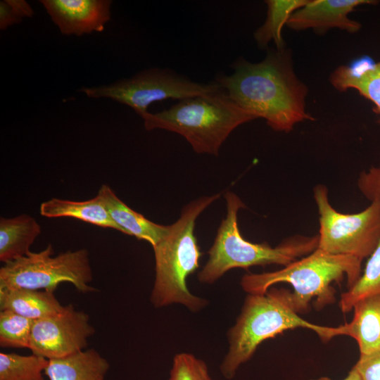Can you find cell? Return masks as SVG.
<instances>
[{
    "mask_svg": "<svg viewBox=\"0 0 380 380\" xmlns=\"http://www.w3.org/2000/svg\"><path fill=\"white\" fill-rule=\"evenodd\" d=\"M230 75L217 82L239 106L264 118L274 131L288 133L296 124L314 118L305 110L308 87L296 76L290 50L269 49L260 62L237 59Z\"/></svg>",
    "mask_w": 380,
    "mask_h": 380,
    "instance_id": "1",
    "label": "cell"
},
{
    "mask_svg": "<svg viewBox=\"0 0 380 380\" xmlns=\"http://www.w3.org/2000/svg\"><path fill=\"white\" fill-rule=\"evenodd\" d=\"M146 130L179 134L197 153L217 156L222 144L239 125L257 118L236 103L222 89L185 98L156 113L140 115Z\"/></svg>",
    "mask_w": 380,
    "mask_h": 380,
    "instance_id": "2",
    "label": "cell"
},
{
    "mask_svg": "<svg viewBox=\"0 0 380 380\" xmlns=\"http://www.w3.org/2000/svg\"><path fill=\"white\" fill-rule=\"evenodd\" d=\"M290 295L289 290L272 288L262 294L247 296L236 324L228 332L229 351L220 365L226 379L235 376L262 341L286 330L311 329L324 342L339 336L338 327L319 326L301 318L293 308Z\"/></svg>",
    "mask_w": 380,
    "mask_h": 380,
    "instance_id": "3",
    "label": "cell"
},
{
    "mask_svg": "<svg viewBox=\"0 0 380 380\" xmlns=\"http://www.w3.org/2000/svg\"><path fill=\"white\" fill-rule=\"evenodd\" d=\"M361 263L355 257L331 254L317 248L281 270L245 274L241 285L248 294H262L277 283H289L293 288L290 295L293 308L303 313L308 311L312 299L318 310L333 303L334 282L346 279L348 289L351 288L362 274Z\"/></svg>",
    "mask_w": 380,
    "mask_h": 380,
    "instance_id": "4",
    "label": "cell"
},
{
    "mask_svg": "<svg viewBox=\"0 0 380 380\" xmlns=\"http://www.w3.org/2000/svg\"><path fill=\"white\" fill-rule=\"evenodd\" d=\"M220 196H203L185 205L179 218L168 225L164 237L153 247L156 276L151 301L155 307L179 303L197 311L206 305L205 299L189 291L186 281L198 268L202 255L194 234L196 220Z\"/></svg>",
    "mask_w": 380,
    "mask_h": 380,
    "instance_id": "5",
    "label": "cell"
},
{
    "mask_svg": "<svg viewBox=\"0 0 380 380\" xmlns=\"http://www.w3.org/2000/svg\"><path fill=\"white\" fill-rule=\"evenodd\" d=\"M227 215L221 222L213 244L208 251L209 258L198 273L202 283L212 284L226 272L234 268L281 265L286 266L304 257L318 246V235L296 236L276 247L267 243H254L245 239L239 229L237 213L246 205L232 191L224 194Z\"/></svg>",
    "mask_w": 380,
    "mask_h": 380,
    "instance_id": "6",
    "label": "cell"
},
{
    "mask_svg": "<svg viewBox=\"0 0 380 380\" xmlns=\"http://www.w3.org/2000/svg\"><path fill=\"white\" fill-rule=\"evenodd\" d=\"M49 244L39 252L8 262L0 268V286L54 292L58 284H72L80 293L94 292L89 251H68L53 256Z\"/></svg>",
    "mask_w": 380,
    "mask_h": 380,
    "instance_id": "7",
    "label": "cell"
},
{
    "mask_svg": "<svg viewBox=\"0 0 380 380\" xmlns=\"http://www.w3.org/2000/svg\"><path fill=\"white\" fill-rule=\"evenodd\" d=\"M319 213L317 248L331 254L369 258L380 240V202L373 201L365 210L342 213L330 204L323 184L313 190Z\"/></svg>",
    "mask_w": 380,
    "mask_h": 380,
    "instance_id": "8",
    "label": "cell"
},
{
    "mask_svg": "<svg viewBox=\"0 0 380 380\" xmlns=\"http://www.w3.org/2000/svg\"><path fill=\"white\" fill-rule=\"evenodd\" d=\"M220 88L215 82L200 83L168 69L151 68L108 85L82 87L80 91L94 99H111L129 106L141 115L155 101L169 99L181 100Z\"/></svg>",
    "mask_w": 380,
    "mask_h": 380,
    "instance_id": "9",
    "label": "cell"
},
{
    "mask_svg": "<svg viewBox=\"0 0 380 380\" xmlns=\"http://www.w3.org/2000/svg\"><path fill=\"white\" fill-rule=\"evenodd\" d=\"M94 332L89 315L69 304L59 313L34 320L29 349L47 360L68 357L84 350Z\"/></svg>",
    "mask_w": 380,
    "mask_h": 380,
    "instance_id": "10",
    "label": "cell"
},
{
    "mask_svg": "<svg viewBox=\"0 0 380 380\" xmlns=\"http://www.w3.org/2000/svg\"><path fill=\"white\" fill-rule=\"evenodd\" d=\"M377 4L374 0H309L291 15L286 25L295 31L312 29L319 34L331 28L355 33L361 24L349 18V13L359 6Z\"/></svg>",
    "mask_w": 380,
    "mask_h": 380,
    "instance_id": "11",
    "label": "cell"
},
{
    "mask_svg": "<svg viewBox=\"0 0 380 380\" xmlns=\"http://www.w3.org/2000/svg\"><path fill=\"white\" fill-rule=\"evenodd\" d=\"M51 19L65 35L102 32L110 20V0H42Z\"/></svg>",
    "mask_w": 380,
    "mask_h": 380,
    "instance_id": "12",
    "label": "cell"
},
{
    "mask_svg": "<svg viewBox=\"0 0 380 380\" xmlns=\"http://www.w3.org/2000/svg\"><path fill=\"white\" fill-rule=\"evenodd\" d=\"M97 195L101 198L111 220L120 232L148 242L154 247L165 235L168 225L155 223L124 203L106 184Z\"/></svg>",
    "mask_w": 380,
    "mask_h": 380,
    "instance_id": "13",
    "label": "cell"
},
{
    "mask_svg": "<svg viewBox=\"0 0 380 380\" xmlns=\"http://www.w3.org/2000/svg\"><path fill=\"white\" fill-rule=\"evenodd\" d=\"M352 320L339 326V336H348L358 345L360 355L380 351V293L366 296L353 305Z\"/></svg>",
    "mask_w": 380,
    "mask_h": 380,
    "instance_id": "14",
    "label": "cell"
},
{
    "mask_svg": "<svg viewBox=\"0 0 380 380\" xmlns=\"http://www.w3.org/2000/svg\"><path fill=\"white\" fill-rule=\"evenodd\" d=\"M54 292L0 286V309L37 320L63 310Z\"/></svg>",
    "mask_w": 380,
    "mask_h": 380,
    "instance_id": "15",
    "label": "cell"
},
{
    "mask_svg": "<svg viewBox=\"0 0 380 380\" xmlns=\"http://www.w3.org/2000/svg\"><path fill=\"white\" fill-rule=\"evenodd\" d=\"M108 360L94 348L68 357L49 360L45 374L49 380H105Z\"/></svg>",
    "mask_w": 380,
    "mask_h": 380,
    "instance_id": "16",
    "label": "cell"
},
{
    "mask_svg": "<svg viewBox=\"0 0 380 380\" xmlns=\"http://www.w3.org/2000/svg\"><path fill=\"white\" fill-rule=\"evenodd\" d=\"M330 82L340 91L357 90L374 105L376 113L380 115V61L371 63L360 60L353 65H340L331 73Z\"/></svg>",
    "mask_w": 380,
    "mask_h": 380,
    "instance_id": "17",
    "label": "cell"
},
{
    "mask_svg": "<svg viewBox=\"0 0 380 380\" xmlns=\"http://www.w3.org/2000/svg\"><path fill=\"white\" fill-rule=\"evenodd\" d=\"M41 233L37 220L26 214L0 218V261L6 263L26 255Z\"/></svg>",
    "mask_w": 380,
    "mask_h": 380,
    "instance_id": "18",
    "label": "cell"
},
{
    "mask_svg": "<svg viewBox=\"0 0 380 380\" xmlns=\"http://www.w3.org/2000/svg\"><path fill=\"white\" fill-rule=\"evenodd\" d=\"M39 211L41 215L49 218H75L91 224L119 231L99 195L83 201L53 198L42 203Z\"/></svg>",
    "mask_w": 380,
    "mask_h": 380,
    "instance_id": "19",
    "label": "cell"
},
{
    "mask_svg": "<svg viewBox=\"0 0 380 380\" xmlns=\"http://www.w3.org/2000/svg\"><path fill=\"white\" fill-rule=\"evenodd\" d=\"M309 0H267V17L264 23L254 32V39L260 49H267L273 41L276 49L284 48L281 35L283 27L286 25L291 15L305 6Z\"/></svg>",
    "mask_w": 380,
    "mask_h": 380,
    "instance_id": "20",
    "label": "cell"
},
{
    "mask_svg": "<svg viewBox=\"0 0 380 380\" xmlns=\"http://www.w3.org/2000/svg\"><path fill=\"white\" fill-rule=\"evenodd\" d=\"M49 360L32 353L21 355L17 353H0V380H44L42 372Z\"/></svg>",
    "mask_w": 380,
    "mask_h": 380,
    "instance_id": "21",
    "label": "cell"
},
{
    "mask_svg": "<svg viewBox=\"0 0 380 380\" xmlns=\"http://www.w3.org/2000/svg\"><path fill=\"white\" fill-rule=\"evenodd\" d=\"M380 293V240L368 258L365 267L358 281L341 295L339 307L343 312L352 310L359 299L368 295Z\"/></svg>",
    "mask_w": 380,
    "mask_h": 380,
    "instance_id": "22",
    "label": "cell"
},
{
    "mask_svg": "<svg viewBox=\"0 0 380 380\" xmlns=\"http://www.w3.org/2000/svg\"><path fill=\"white\" fill-rule=\"evenodd\" d=\"M34 320L9 310L0 312V346L30 348Z\"/></svg>",
    "mask_w": 380,
    "mask_h": 380,
    "instance_id": "23",
    "label": "cell"
},
{
    "mask_svg": "<svg viewBox=\"0 0 380 380\" xmlns=\"http://www.w3.org/2000/svg\"><path fill=\"white\" fill-rule=\"evenodd\" d=\"M169 380H212L206 364L192 354H177L172 362Z\"/></svg>",
    "mask_w": 380,
    "mask_h": 380,
    "instance_id": "24",
    "label": "cell"
},
{
    "mask_svg": "<svg viewBox=\"0 0 380 380\" xmlns=\"http://www.w3.org/2000/svg\"><path fill=\"white\" fill-rule=\"evenodd\" d=\"M357 185L359 191L370 202H380V163L362 172Z\"/></svg>",
    "mask_w": 380,
    "mask_h": 380,
    "instance_id": "25",
    "label": "cell"
},
{
    "mask_svg": "<svg viewBox=\"0 0 380 380\" xmlns=\"http://www.w3.org/2000/svg\"><path fill=\"white\" fill-rule=\"evenodd\" d=\"M362 380H380V351L368 355H360L353 366Z\"/></svg>",
    "mask_w": 380,
    "mask_h": 380,
    "instance_id": "26",
    "label": "cell"
},
{
    "mask_svg": "<svg viewBox=\"0 0 380 380\" xmlns=\"http://www.w3.org/2000/svg\"><path fill=\"white\" fill-rule=\"evenodd\" d=\"M22 18L8 3L7 0L0 1V29L4 30L8 27L18 24Z\"/></svg>",
    "mask_w": 380,
    "mask_h": 380,
    "instance_id": "27",
    "label": "cell"
},
{
    "mask_svg": "<svg viewBox=\"0 0 380 380\" xmlns=\"http://www.w3.org/2000/svg\"><path fill=\"white\" fill-rule=\"evenodd\" d=\"M7 1L22 19L33 15L34 11L27 1L24 0H7Z\"/></svg>",
    "mask_w": 380,
    "mask_h": 380,
    "instance_id": "28",
    "label": "cell"
},
{
    "mask_svg": "<svg viewBox=\"0 0 380 380\" xmlns=\"http://www.w3.org/2000/svg\"><path fill=\"white\" fill-rule=\"evenodd\" d=\"M310 380H332L327 376H322L315 379ZM343 380H362L358 372L353 367L352 369L349 372L348 374Z\"/></svg>",
    "mask_w": 380,
    "mask_h": 380,
    "instance_id": "29",
    "label": "cell"
}]
</instances>
